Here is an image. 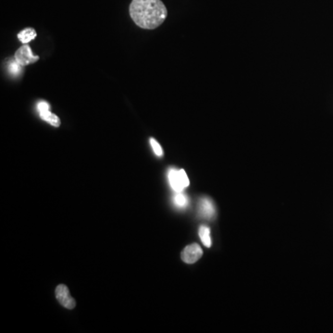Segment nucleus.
I'll list each match as a JSON object with an SVG mask.
<instances>
[{"instance_id":"4","label":"nucleus","mask_w":333,"mask_h":333,"mask_svg":"<svg viewBox=\"0 0 333 333\" xmlns=\"http://www.w3.org/2000/svg\"><path fill=\"white\" fill-rule=\"evenodd\" d=\"M55 297L61 306L68 309H73L75 308L76 302L70 294V291L64 284L59 285L55 289Z\"/></svg>"},{"instance_id":"1","label":"nucleus","mask_w":333,"mask_h":333,"mask_svg":"<svg viewBox=\"0 0 333 333\" xmlns=\"http://www.w3.org/2000/svg\"><path fill=\"white\" fill-rule=\"evenodd\" d=\"M129 11L134 23L147 30L159 27L168 17V10L161 0H132Z\"/></svg>"},{"instance_id":"10","label":"nucleus","mask_w":333,"mask_h":333,"mask_svg":"<svg viewBox=\"0 0 333 333\" xmlns=\"http://www.w3.org/2000/svg\"><path fill=\"white\" fill-rule=\"evenodd\" d=\"M173 203L177 207L184 208V207L188 206L189 199L184 193H182V192H177L176 195L173 197Z\"/></svg>"},{"instance_id":"6","label":"nucleus","mask_w":333,"mask_h":333,"mask_svg":"<svg viewBox=\"0 0 333 333\" xmlns=\"http://www.w3.org/2000/svg\"><path fill=\"white\" fill-rule=\"evenodd\" d=\"M203 251L197 243H192L184 248L182 253V259L187 264H193L202 258Z\"/></svg>"},{"instance_id":"3","label":"nucleus","mask_w":333,"mask_h":333,"mask_svg":"<svg viewBox=\"0 0 333 333\" xmlns=\"http://www.w3.org/2000/svg\"><path fill=\"white\" fill-rule=\"evenodd\" d=\"M14 58H15L16 61L22 67L34 64L39 61V59H40L38 55H34L30 46H28L27 44H24L23 46H20V48L16 51Z\"/></svg>"},{"instance_id":"8","label":"nucleus","mask_w":333,"mask_h":333,"mask_svg":"<svg viewBox=\"0 0 333 333\" xmlns=\"http://www.w3.org/2000/svg\"><path fill=\"white\" fill-rule=\"evenodd\" d=\"M36 32L35 29L33 28H27V29H24L23 31H21L20 33L18 34V38L19 40L22 43V44H28L29 42H31L32 40H34L36 38Z\"/></svg>"},{"instance_id":"9","label":"nucleus","mask_w":333,"mask_h":333,"mask_svg":"<svg viewBox=\"0 0 333 333\" xmlns=\"http://www.w3.org/2000/svg\"><path fill=\"white\" fill-rule=\"evenodd\" d=\"M199 237L201 239L204 245H206L207 247H210L211 246V238H210V230L209 228L206 227V226H201L199 229Z\"/></svg>"},{"instance_id":"12","label":"nucleus","mask_w":333,"mask_h":333,"mask_svg":"<svg viewBox=\"0 0 333 333\" xmlns=\"http://www.w3.org/2000/svg\"><path fill=\"white\" fill-rule=\"evenodd\" d=\"M22 66L20 65L16 60L14 61H11L10 62V66H9V69H10V71L13 74V75H17L19 72H20V69H21Z\"/></svg>"},{"instance_id":"2","label":"nucleus","mask_w":333,"mask_h":333,"mask_svg":"<svg viewBox=\"0 0 333 333\" xmlns=\"http://www.w3.org/2000/svg\"><path fill=\"white\" fill-rule=\"evenodd\" d=\"M168 178H169V182H170L171 186L176 192H182L190 184L189 179H188L186 172L184 170L177 171V170L172 169L169 172Z\"/></svg>"},{"instance_id":"7","label":"nucleus","mask_w":333,"mask_h":333,"mask_svg":"<svg viewBox=\"0 0 333 333\" xmlns=\"http://www.w3.org/2000/svg\"><path fill=\"white\" fill-rule=\"evenodd\" d=\"M199 213L203 217L210 219L215 215V207L212 200L208 197H203L199 201Z\"/></svg>"},{"instance_id":"5","label":"nucleus","mask_w":333,"mask_h":333,"mask_svg":"<svg viewBox=\"0 0 333 333\" xmlns=\"http://www.w3.org/2000/svg\"><path fill=\"white\" fill-rule=\"evenodd\" d=\"M37 108H38L39 115H40L42 120L48 122L52 126H61V120H60V118L57 116V115H55V114H53L49 110L50 106H49L48 103H46L45 101L39 102L38 105H37Z\"/></svg>"},{"instance_id":"11","label":"nucleus","mask_w":333,"mask_h":333,"mask_svg":"<svg viewBox=\"0 0 333 333\" xmlns=\"http://www.w3.org/2000/svg\"><path fill=\"white\" fill-rule=\"evenodd\" d=\"M150 145L154 150V153L157 155V157H162L163 156V150H162L160 145L156 141V139L150 138Z\"/></svg>"}]
</instances>
